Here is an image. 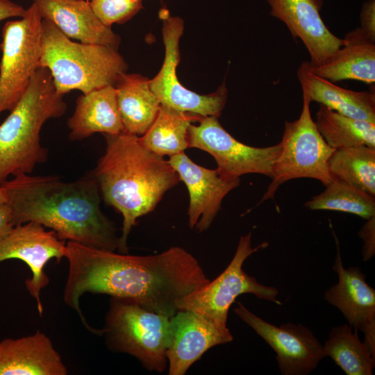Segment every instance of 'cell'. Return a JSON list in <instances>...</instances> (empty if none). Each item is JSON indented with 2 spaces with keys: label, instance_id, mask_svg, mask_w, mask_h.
<instances>
[{
  "label": "cell",
  "instance_id": "e0dca14e",
  "mask_svg": "<svg viewBox=\"0 0 375 375\" xmlns=\"http://www.w3.org/2000/svg\"><path fill=\"white\" fill-rule=\"evenodd\" d=\"M338 281L324 293V299L343 314L349 325L364 333V342L375 354V290L358 267H344L338 246L333 266Z\"/></svg>",
  "mask_w": 375,
  "mask_h": 375
},
{
  "label": "cell",
  "instance_id": "9c48e42d",
  "mask_svg": "<svg viewBox=\"0 0 375 375\" xmlns=\"http://www.w3.org/2000/svg\"><path fill=\"white\" fill-rule=\"evenodd\" d=\"M42 22L38 9L33 3L20 19L8 21L2 28L0 115L16 106L40 67Z\"/></svg>",
  "mask_w": 375,
  "mask_h": 375
},
{
  "label": "cell",
  "instance_id": "8992f818",
  "mask_svg": "<svg viewBox=\"0 0 375 375\" xmlns=\"http://www.w3.org/2000/svg\"><path fill=\"white\" fill-rule=\"evenodd\" d=\"M103 330L110 350L134 356L151 372L161 373L168 367L170 317L111 297Z\"/></svg>",
  "mask_w": 375,
  "mask_h": 375
},
{
  "label": "cell",
  "instance_id": "44dd1931",
  "mask_svg": "<svg viewBox=\"0 0 375 375\" xmlns=\"http://www.w3.org/2000/svg\"><path fill=\"white\" fill-rule=\"evenodd\" d=\"M310 69L315 75L332 83L356 80L375 82V42L358 27L348 32L342 45L323 65Z\"/></svg>",
  "mask_w": 375,
  "mask_h": 375
},
{
  "label": "cell",
  "instance_id": "4dcf8cb0",
  "mask_svg": "<svg viewBox=\"0 0 375 375\" xmlns=\"http://www.w3.org/2000/svg\"><path fill=\"white\" fill-rule=\"evenodd\" d=\"M360 26L363 33L375 42V1L368 0L363 3L360 15Z\"/></svg>",
  "mask_w": 375,
  "mask_h": 375
},
{
  "label": "cell",
  "instance_id": "30bf717a",
  "mask_svg": "<svg viewBox=\"0 0 375 375\" xmlns=\"http://www.w3.org/2000/svg\"><path fill=\"white\" fill-rule=\"evenodd\" d=\"M218 117H202L199 125L190 124L188 148L210 153L218 171L224 176L238 178L247 174H259L272 178L273 167L281 151V144L254 147L239 142L220 124Z\"/></svg>",
  "mask_w": 375,
  "mask_h": 375
},
{
  "label": "cell",
  "instance_id": "5b68a950",
  "mask_svg": "<svg viewBox=\"0 0 375 375\" xmlns=\"http://www.w3.org/2000/svg\"><path fill=\"white\" fill-rule=\"evenodd\" d=\"M40 67L47 68L56 91L73 90L86 94L115 85L127 65L117 49L99 44L73 42L51 22L42 19Z\"/></svg>",
  "mask_w": 375,
  "mask_h": 375
},
{
  "label": "cell",
  "instance_id": "d6a6232c",
  "mask_svg": "<svg viewBox=\"0 0 375 375\" xmlns=\"http://www.w3.org/2000/svg\"><path fill=\"white\" fill-rule=\"evenodd\" d=\"M12 211L7 203H0V241L12 230Z\"/></svg>",
  "mask_w": 375,
  "mask_h": 375
},
{
  "label": "cell",
  "instance_id": "d6986e66",
  "mask_svg": "<svg viewBox=\"0 0 375 375\" xmlns=\"http://www.w3.org/2000/svg\"><path fill=\"white\" fill-rule=\"evenodd\" d=\"M42 19H48L67 37L83 43L117 49L119 38L97 17L84 0H33Z\"/></svg>",
  "mask_w": 375,
  "mask_h": 375
},
{
  "label": "cell",
  "instance_id": "603a6c76",
  "mask_svg": "<svg viewBox=\"0 0 375 375\" xmlns=\"http://www.w3.org/2000/svg\"><path fill=\"white\" fill-rule=\"evenodd\" d=\"M115 87L124 132L142 135L155 120L160 106L149 80L138 74L124 73Z\"/></svg>",
  "mask_w": 375,
  "mask_h": 375
},
{
  "label": "cell",
  "instance_id": "ba28073f",
  "mask_svg": "<svg viewBox=\"0 0 375 375\" xmlns=\"http://www.w3.org/2000/svg\"><path fill=\"white\" fill-rule=\"evenodd\" d=\"M251 235L250 232L240 237L233 258L217 277L177 302L178 310H192L219 326H227L229 308L241 294H251L260 299L283 304L277 299L278 291L276 288L258 283L242 269L249 256L268 246L267 242H263L252 248Z\"/></svg>",
  "mask_w": 375,
  "mask_h": 375
},
{
  "label": "cell",
  "instance_id": "f1b7e54d",
  "mask_svg": "<svg viewBox=\"0 0 375 375\" xmlns=\"http://www.w3.org/2000/svg\"><path fill=\"white\" fill-rule=\"evenodd\" d=\"M94 12L106 26L130 19L142 8V0H90Z\"/></svg>",
  "mask_w": 375,
  "mask_h": 375
},
{
  "label": "cell",
  "instance_id": "3957f363",
  "mask_svg": "<svg viewBox=\"0 0 375 375\" xmlns=\"http://www.w3.org/2000/svg\"><path fill=\"white\" fill-rule=\"evenodd\" d=\"M106 147L92 173L103 201L123 217L117 249L128 253L127 240L137 219L153 211L180 178L163 156L127 133L104 135Z\"/></svg>",
  "mask_w": 375,
  "mask_h": 375
},
{
  "label": "cell",
  "instance_id": "ac0fdd59",
  "mask_svg": "<svg viewBox=\"0 0 375 375\" xmlns=\"http://www.w3.org/2000/svg\"><path fill=\"white\" fill-rule=\"evenodd\" d=\"M68 371L51 340L40 331L0 342V375H66Z\"/></svg>",
  "mask_w": 375,
  "mask_h": 375
},
{
  "label": "cell",
  "instance_id": "1f68e13d",
  "mask_svg": "<svg viewBox=\"0 0 375 375\" xmlns=\"http://www.w3.org/2000/svg\"><path fill=\"white\" fill-rule=\"evenodd\" d=\"M26 9L10 1L0 0V21L10 17H22Z\"/></svg>",
  "mask_w": 375,
  "mask_h": 375
},
{
  "label": "cell",
  "instance_id": "7c38bea8",
  "mask_svg": "<svg viewBox=\"0 0 375 375\" xmlns=\"http://www.w3.org/2000/svg\"><path fill=\"white\" fill-rule=\"evenodd\" d=\"M238 305L235 313L276 352L281 374H308L326 357L323 344L306 326L291 322L276 326L256 315L241 303Z\"/></svg>",
  "mask_w": 375,
  "mask_h": 375
},
{
  "label": "cell",
  "instance_id": "2e32d148",
  "mask_svg": "<svg viewBox=\"0 0 375 375\" xmlns=\"http://www.w3.org/2000/svg\"><path fill=\"white\" fill-rule=\"evenodd\" d=\"M270 14L285 24L294 39L303 43L310 56V63L324 64L342 45L324 24L320 10L323 0H267Z\"/></svg>",
  "mask_w": 375,
  "mask_h": 375
},
{
  "label": "cell",
  "instance_id": "f546056e",
  "mask_svg": "<svg viewBox=\"0 0 375 375\" xmlns=\"http://www.w3.org/2000/svg\"><path fill=\"white\" fill-rule=\"evenodd\" d=\"M358 234L364 242L362 247L363 260L367 261L375 254V215L367 219Z\"/></svg>",
  "mask_w": 375,
  "mask_h": 375
},
{
  "label": "cell",
  "instance_id": "4316f807",
  "mask_svg": "<svg viewBox=\"0 0 375 375\" xmlns=\"http://www.w3.org/2000/svg\"><path fill=\"white\" fill-rule=\"evenodd\" d=\"M333 180L375 197V149L359 146L335 149L328 160Z\"/></svg>",
  "mask_w": 375,
  "mask_h": 375
},
{
  "label": "cell",
  "instance_id": "9a60e30c",
  "mask_svg": "<svg viewBox=\"0 0 375 375\" xmlns=\"http://www.w3.org/2000/svg\"><path fill=\"white\" fill-rule=\"evenodd\" d=\"M171 337L167 350L169 375H184L210 348L231 342L227 326H219L189 310H178L170 318Z\"/></svg>",
  "mask_w": 375,
  "mask_h": 375
},
{
  "label": "cell",
  "instance_id": "cb8c5ba5",
  "mask_svg": "<svg viewBox=\"0 0 375 375\" xmlns=\"http://www.w3.org/2000/svg\"><path fill=\"white\" fill-rule=\"evenodd\" d=\"M202 117L160 104L158 115L141 138L142 144L161 156H172L188 148V131L192 122Z\"/></svg>",
  "mask_w": 375,
  "mask_h": 375
},
{
  "label": "cell",
  "instance_id": "7402d4cb",
  "mask_svg": "<svg viewBox=\"0 0 375 375\" xmlns=\"http://www.w3.org/2000/svg\"><path fill=\"white\" fill-rule=\"evenodd\" d=\"M303 93L310 99L342 115L375 123L374 91H353L314 74L309 61L303 62L297 69Z\"/></svg>",
  "mask_w": 375,
  "mask_h": 375
},
{
  "label": "cell",
  "instance_id": "e575fe53",
  "mask_svg": "<svg viewBox=\"0 0 375 375\" xmlns=\"http://www.w3.org/2000/svg\"><path fill=\"white\" fill-rule=\"evenodd\" d=\"M89 1H90V0H89Z\"/></svg>",
  "mask_w": 375,
  "mask_h": 375
},
{
  "label": "cell",
  "instance_id": "5bb4252c",
  "mask_svg": "<svg viewBox=\"0 0 375 375\" xmlns=\"http://www.w3.org/2000/svg\"><path fill=\"white\" fill-rule=\"evenodd\" d=\"M168 161L189 192V227L196 228L199 233L206 231L220 210L224 198L239 186L240 178H227L217 169L203 167L184 151L170 156Z\"/></svg>",
  "mask_w": 375,
  "mask_h": 375
},
{
  "label": "cell",
  "instance_id": "52a82bcc",
  "mask_svg": "<svg viewBox=\"0 0 375 375\" xmlns=\"http://www.w3.org/2000/svg\"><path fill=\"white\" fill-rule=\"evenodd\" d=\"M311 100L303 93V106L299 117L285 122L281 151L273 167L272 183L260 201L274 199L277 189L288 181L310 178L325 186L333 178L328 160L334 151L318 131L310 112Z\"/></svg>",
  "mask_w": 375,
  "mask_h": 375
},
{
  "label": "cell",
  "instance_id": "4fadbf2b",
  "mask_svg": "<svg viewBox=\"0 0 375 375\" xmlns=\"http://www.w3.org/2000/svg\"><path fill=\"white\" fill-rule=\"evenodd\" d=\"M66 243L53 231H47L42 225L28 222L15 226L0 241V262L19 259L29 267L32 276L25 281L29 294L36 301L40 316L43 314L41 290L49 283L44 267L52 258L58 262L65 258Z\"/></svg>",
  "mask_w": 375,
  "mask_h": 375
},
{
  "label": "cell",
  "instance_id": "83f0119b",
  "mask_svg": "<svg viewBox=\"0 0 375 375\" xmlns=\"http://www.w3.org/2000/svg\"><path fill=\"white\" fill-rule=\"evenodd\" d=\"M308 208L340 211L367 219L375 215V197L344 182L333 180L304 204Z\"/></svg>",
  "mask_w": 375,
  "mask_h": 375
},
{
  "label": "cell",
  "instance_id": "484cf974",
  "mask_svg": "<svg viewBox=\"0 0 375 375\" xmlns=\"http://www.w3.org/2000/svg\"><path fill=\"white\" fill-rule=\"evenodd\" d=\"M357 329L344 324L333 327L323 344L325 356H329L347 375H372L375 354L359 339Z\"/></svg>",
  "mask_w": 375,
  "mask_h": 375
},
{
  "label": "cell",
  "instance_id": "277c9868",
  "mask_svg": "<svg viewBox=\"0 0 375 375\" xmlns=\"http://www.w3.org/2000/svg\"><path fill=\"white\" fill-rule=\"evenodd\" d=\"M55 88L50 71L39 67L24 93L0 125V184L9 176L30 174L38 164L48 159L42 146L44 124L62 116L67 104Z\"/></svg>",
  "mask_w": 375,
  "mask_h": 375
},
{
  "label": "cell",
  "instance_id": "6da1fadb",
  "mask_svg": "<svg viewBox=\"0 0 375 375\" xmlns=\"http://www.w3.org/2000/svg\"><path fill=\"white\" fill-rule=\"evenodd\" d=\"M65 258L69 270L63 301L85 327L90 324L79 299L86 292L132 301L171 318L179 300L210 281L197 259L176 246L156 255L131 256L68 241Z\"/></svg>",
  "mask_w": 375,
  "mask_h": 375
},
{
  "label": "cell",
  "instance_id": "836d02e7",
  "mask_svg": "<svg viewBox=\"0 0 375 375\" xmlns=\"http://www.w3.org/2000/svg\"><path fill=\"white\" fill-rule=\"evenodd\" d=\"M7 203V197L3 188L0 184V203Z\"/></svg>",
  "mask_w": 375,
  "mask_h": 375
},
{
  "label": "cell",
  "instance_id": "ffe728a7",
  "mask_svg": "<svg viewBox=\"0 0 375 375\" xmlns=\"http://www.w3.org/2000/svg\"><path fill=\"white\" fill-rule=\"evenodd\" d=\"M67 126L72 141L81 140L96 133L117 135L124 132L115 85L94 90L78 97Z\"/></svg>",
  "mask_w": 375,
  "mask_h": 375
},
{
  "label": "cell",
  "instance_id": "8fae6325",
  "mask_svg": "<svg viewBox=\"0 0 375 375\" xmlns=\"http://www.w3.org/2000/svg\"><path fill=\"white\" fill-rule=\"evenodd\" d=\"M162 19V38L165 53L162 66L149 85L161 105L201 117H219L225 106L227 92L222 85L217 92L201 95L188 90L179 82L176 67L179 60V40L183 32V22L178 17L160 12Z\"/></svg>",
  "mask_w": 375,
  "mask_h": 375
},
{
  "label": "cell",
  "instance_id": "7a4b0ae2",
  "mask_svg": "<svg viewBox=\"0 0 375 375\" xmlns=\"http://www.w3.org/2000/svg\"><path fill=\"white\" fill-rule=\"evenodd\" d=\"M15 226L35 222L62 240L115 251L116 228L101 210V193L92 174L65 182L55 175L19 174L1 184Z\"/></svg>",
  "mask_w": 375,
  "mask_h": 375
},
{
  "label": "cell",
  "instance_id": "d4e9b609",
  "mask_svg": "<svg viewBox=\"0 0 375 375\" xmlns=\"http://www.w3.org/2000/svg\"><path fill=\"white\" fill-rule=\"evenodd\" d=\"M314 122L325 142L334 149L359 146L375 149V123L342 115L322 104Z\"/></svg>",
  "mask_w": 375,
  "mask_h": 375
}]
</instances>
